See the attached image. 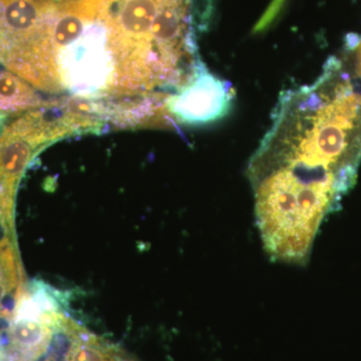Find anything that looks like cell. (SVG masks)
<instances>
[{"label":"cell","mask_w":361,"mask_h":361,"mask_svg":"<svg viewBox=\"0 0 361 361\" xmlns=\"http://www.w3.org/2000/svg\"><path fill=\"white\" fill-rule=\"evenodd\" d=\"M234 90L204 66L193 80L168 99L166 108L175 126L216 122L231 111Z\"/></svg>","instance_id":"obj_4"},{"label":"cell","mask_w":361,"mask_h":361,"mask_svg":"<svg viewBox=\"0 0 361 361\" xmlns=\"http://www.w3.org/2000/svg\"><path fill=\"white\" fill-rule=\"evenodd\" d=\"M71 101L54 102L9 123L0 134V220L13 223L18 185L30 161L49 145L71 135L97 133L96 116Z\"/></svg>","instance_id":"obj_3"},{"label":"cell","mask_w":361,"mask_h":361,"mask_svg":"<svg viewBox=\"0 0 361 361\" xmlns=\"http://www.w3.org/2000/svg\"><path fill=\"white\" fill-rule=\"evenodd\" d=\"M120 0H49L7 71L49 94L110 99L118 82L113 25Z\"/></svg>","instance_id":"obj_2"},{"label":"cell","mask_w":361,"mask_h":361,"mask_svg":"<svg viewBox=\"0 0 361 361\" xmlns=\"http://www.w3.org/2000/svg\"><path fill=\"white\" fill-rule=\"evenodd\" d=\"M355 51H356V52L361 51V39H360V42H358L357 44H356Z\"/></svg>","instance_id":"obj_8"},{"label":"cell","mask_w":361,"mask_h":361,"mask_svg":"<svg viewBox=\"0 0 361 361\" xmlns=\"http://www.w3.org/2000/svg\"><path fill=\"white\" fill-rule=\"evenodd\" d=\"M357 73L361 77V51L357 52Z\"/></svg>","instance_id":"obj_7"},{"label":"cell","mask_w":361,"mask_h":361,"mask_svg":"<svg viewBox=\"0 0 361 361\" xmlns=\"http://www.w3.org/2000/svg\"><path fill=\"white\" fill-rule=\"evenodd\" d=\"M331 58L313 84L284 90L247 168L255 217L273 261L306 265L323 221L355 184L361 96Z\"/></svg>","instance_id":"obj_1"},{"label":"cell","mask_w":361,"mask_h":361,"mask_svg":"<svg viewBox=\"0 0 361 361\" xmlns=\"http://www.w3.org/2000/svg\"><path fill=\"white\" fill-rule=\"evenodd\" d=\"M47 104L32 85L11 71H0V134L9 120Z\"/></svg>","instance_id":"obj_5"},{"label":"cell","mask_w":361,"mask_h":361,"mask_svg":"<svg viewBox=\"0 0 361 361\" xmlns=\"http://www.w3.org/2000/svg\"><path fill=\"white\" fill-rule=\"evenodd\" d=\"M287 0H273L272 4L268 7L267 11H265L264 16L260 18L254 28V32H260L265 30L266 28L269 27L271 23L275 20L278 14L281 11L282 7L286 4Z\"/></svg>","instance_id":"obj_6"}]
</instances>
